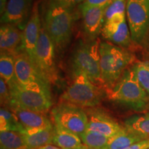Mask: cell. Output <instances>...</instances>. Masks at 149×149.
<instances>
[{
    "mask_svg": "<svg viewBox=\"0 0 149 149\" xmlns=\"http://www.w3.org/2000/svg\"><path fill=\"white\" fill-rule=\"evenodd\" d=\"M100 55L101 82L106 91L111 88L135 61L129 50L107 42L100 43Z\"/></svg>",
    "mask_w": 149,
    "mask_h": 149,
    "instance_id": "6da1fadb",
    "label": "cell"
},
{
    "mask_svg": "<svg viewBox=\"0 0 149 149\" xmlns=\"http://www.w3.org/2000/svg\"><path fill=\"white\" fill-rule=\"evenodd\" d=\"M107 93L111 101L136 110L143 109L148 101L149 96L139 83L133 66L123 72L116 84L107 90Z\"/></svg>",
    "mask_w": 149,
    "mask_h": 149,
    "instance_id": "7a4b0ae2",
    "label": "cell"
},
{
    "mask_svg": "<svg viewBox=\"0 0 149 149\" xmlns=\"http://www.w3.org/2000/svg\"><path fill=\"white\" fill-rule=\"evenodd\" d=\"M74 20L73 10L49 3L43 25L57 51L70 42Z\"/></svg>",
    "mask_w": 149,
    "mask_h": 149,
    "instance_id": "3957f363",
    "label": "cell"
},
{
    "mask_svg": "<svg viewBox=\"0 0 149 149\" xmlns=\"http://www.w3.org/2000/svg\"><path fill=\"white\" fill-rule=\"evenodd\" d=\"M72 80L61 97L62 102L81 108H95L101 102L102 93L86 75L81 72H72Z\"/></svg>",
    "mask_w": 149,
    "mask_h": 149,
    "instance_id": "277c9868",
    "label": "cell"
},
{
    "mask_svg": "<svg viewBox=\"0 0 149 149\" xmlns=\"http://www.w3.org/2000/svg\"><path fill=\"white\" fill-rule=\"evenodd\" d=\"M100 44L97 41L80 42L71 57L72 72H81L95 84H102Z\"/></svg>",
    "mask_w": 149,
    "mask_h": 149,
    "instance_id": "5b68a950",
    "label": "cell"
},
{
    "mask_svg": "<svg viewBox=\"0 0 149 149\" xmlns=\"http://www.w3.org/2000/svg\"><path fill=\"white\" fill-rule=\"evenodd\" d=\"M15 77L17 83L24 88L51 93V84L46 79L36 65L24 52L14 56Z\"/></svg>",
    "mask_w": 149,
    "mask_h": 149,
    "instance_id": "8992f818",
    "label": "cell"
},
{
    "mask_svg": "<svg viewBox=\"0 0 149 149\" xmlns=\"http://www.w3.org/2000/svg\"><path fill=\"white\" fill-rule=\"evenodd\" d=\"M9 88L11 107H17L44 114L52 107V97L49 93L24 88L17 82L10 86Z\"/></svg>",
    "mask_w": 149,
    "mask_h": 149,
    "instance_id": "52a82bcc",
    "label": "cell"
},
{
    "mask_svg": "<svg viewBox=\"0 0 149 149\" xmlns=\"http://www.w3.org/2000/svg\"><path fill=\"white\" fill-rule=\"evenodd\" d=\"M53 124L64 127L80 136L88 129L86 111L77 106L61 102L51 112Z\"/></svg>",
    "mask_w": 149,
    "mask_h": 149,
    "instance_id": "ba28073f",
    "label": "cell"
},
{
    "mask_svg": "<svg viewBox=\"0 0 149 149\" xmlns=\"http://www.w3.org/2000/svg\"><path fill=\"white\" fill-rule=\"evenodd\" d=\"M126 17L132 40L141 46L149 31V0H126Z\"/></svg>",
    "mask_w": 149,
    "mask_h": 149,
    "instance_id": "9c48e42d",
    "label": "cell"
},
{
    "mask_svg": "<svg viewBox=\"0 0 149 149\" xmlns=\"http://www.w3.org/2000/svg\"><path fill=\"white\" fill-rule=\"evenodd\" d=\"M55 51L53 42L43 25L36 48V66L51 84H55L58 80Z\"/></svg>",
    "mask_w": 149,
    "mask_h": 149,
    "instance_id": "30bf717a",
    "label": "cell"
},
{
    "mask_svg": "<svg viewBox=\"0 0 149 149\" xmlns=\"http://www.w3.org/2000/svg\"><path fill=\"white\" fill-rule=\"evenodd\" d=\"M126 16L124 14L113 16L104 24L102 35L112 44L129 50L135 44L131 38Z\"/></svg>",
    "mask_w": 149,
    "mask_h": 149,
    "instance_id": "8fae6325",
    "label": "cell"
},
{
    "mask_svg": "<svg viewBox=\"0 0 149 149\" xmlns=\"http://www.w3.org/2000/svg\"><path fill=\"white\" fill-rule=\"evenodd\" d=\"M88 115V130L100 133L111 137L122 133L126 129L106 112L96 108H91L86 111Z\"/></svg>",
    "mask_w": 149,
    "mask_h": 149,
    "instance_id": "7c38bea8",
    "label": "cell"
},
{
    "mask_svg": "<svg viewBox=\"0 0 149 149\" xmlns=\"http://www.w3.org/2000/svg\"><path fill=\"white\" fill-rule=\"evenodd\" d=\"M33 0H8L1 14L2 24L15 26L24 30L33 10Z\"/></svg>",
    "mask_w": 149,
    "mask_h": 149,
    "instance_id": "4fadbf2b",
    "label": "cell"
},
{
    "mask_svg": "<svg viewBox=\"0 0 149 149\" xmlns=\"http://www.w3.org/2000/svg\"><path fill=\"white\" fill-rule=\"evenodd\" d=\"M107 6H92L81 3L79 6L83 20L84 32L88 42L96 40L104 26V12Z\"/></svg>",
    "mask_w": 149,
    "mask_h": 149,
    "instance_id": "5bb4252c",
    "label": "cell"
},
{
    "mask_svg": "<svg viewBox=\"0 0 149 149\" xmlns=\"http://www.w3.org/2000/svg\"><path fill=\"white\" fill-rule=\"evenodd\" d=\"M42 27L38 4L35 3L33 6L31 17L23 31L22 51L27 54L29 58L35 65H36V48Z\"/></svg>",
    "mask_w": 149,
    "mask_h": 149,
    "instance_id": "9a60e30c",
    "label": "cell"
},
{
    "mask_svg": "<svg viewBox=\"0 0 149 149\" xmlns=\"http://www.w3.org/2000/svg\"><path fill=\"white\" fill-rule=\"evenodd\" d=\"M23 31L17 27L8 24H1L0 29L1 53L15 56L22 51Z\"/></svg>",
    "mask_w": 149,
    "mask_h": 149,
    "instance_id": "2e32d148",
    "label": "cell"
},
{
    "mask_svg": "<svg viewBox=\"0 0 149 149\" xmlns=\"http://www.w3.org/2000/svg\"><path fill=\"white\" fill-rule=\"evenodd\" d=\"M11 111L15 114L25 129H41L54 127V124L42 113L12 107Z\"/></svg>",
    "mask_w": 149,
    "mask_h": 149,
    "instance_id": "e0dca14e",
    "label": "cell"
},
{
    "mask_svg": "<svg viewBox=\"0 0 149 149\" xmlns=\"http://www.w3.org/2000/svg\"><path fill=\"white\" fill-rule=\"evenodd\" d=\"M26 149H36L53 144L55 128L25 129L23 133Z\"/></svg>",
    "mask_w": 149,
    "mask_h": 149,
    "instance_id": "ac0fdd59",
    "label": "cell"
},
{
    "mask_svg": "<svg viewBox=\"0 0 149 149\" xmlns=\"http://www.w3.org/2000/svg\"><path fill=\"white\" fill-rule=\"evenodd\" d=\"M54 128L55 134L52 144L61 149H79L84 146L77 134L57 124H54Z\"/></svg>",
    "mask_w": 149,
    "mask_h": 149,
    "instance_id": "d6986e66",
    "label": "cell"
},
{
    "mask_svg": "<svg viewBox=\"0 0 149 149\" xmlns=\"http://www.w3.org/2000/svg\"><path fill=\"white\" fill-rule=\"evenodd\" d=\"M144 139H146L144 136L126 128L122 133L109 138L107 145L103 149H124Z\"/></svg>",
    "mask_w": 149,
    "mask_h": 149,
    "instance_id": "ffe728a7",
    "label": "cell"
},
{
    "mask_svg": "<svg viewBox=\"0 0 149 149\" xmlns=\"http://www.w3.org/2000/svg\"><path fill=\"white\" fill-rule=\"evenodd\" d=\"M24 130L25 128L13 112L1 107L0 111V131H16L23 133Z\"/></svg>",
    "mask_w": 149,
    "mask_h": 149,
    "instance_id": "44dd1931",
    "label": "cell"
},
{
    "mask_svg": "<svg viewBox=\"0 0 149 149\" xmlns=\"http://www.w3.org/2000/svg\"><path fill=\"white\" fill-rule=\"evenodd\" d=\"M0 75L8 86L17 82L15 77L14 56L1 53L0 57Z\"/></svg>",
    "mask_w": 149,
    "mask_h": 149,
    "instance_id": "7402d4cb",
    "label": "cell"
},
{
    "mask_svg": "<svg viewBox=\"0 0 149 149\" xmlns=\"http://www.w3.org/2000/svg\"><path fill=\"white\" fill-rule=\"evenodd\" d=\"M0 149H26L23 134L16 131H1Z\"/></svg>",
    "mask_w": 149,
    "mask_h": 149,
    "instance_id": "603a6c76",
    "label": "cell"
},
{
    "mask_svg": "<svg viewBox=\"0 0 149 149\" xmlns=\"http://www.w3.org/2000/svg\"><path fill=\"white\" fill-rule=\"evenodd\" d=\"M125 127L149 139V113L130 117L126 120Z\"/></svg>",
    "mask_w": 149,
    "mask_h": 149,
    "instance_id": "cb8c5ba5",
    "label": "cell"
},
{
    "mask_svg": "<svg viewBox=\"0 0 149 149\" xmlns=\"http://www.w3.org/2000/svg\"><path fill=\"white\" fill-rule=\"evenodd\" d=\"M79 137L84 145L88 149H103L109 141V137L88 130Z\"/></svg>",
    "mask_w": 149,
    "mask_h": 149,
    "instance_id": "d4e9b609",
    "label": "cell"
},
{
    "mask_svg": "<svg viewBox=\"0 0 149 149\" xmlns=\"http://www.w3.org/2000/svg\"><path fill=\"white\" fill-rule=\"evenodd\" d=\"M133 68L139 83L149 96V63L139 61Z\"/></svg>",
    "mask_w": 149,
    "mask_h": 149,
    "instance_id": "484cf974",
    "label": "cell"
},
{
    "mask_svg": "<svg viewBox=\"0 0 149 149\" xmlns=\"http://www.w3.org/2000/svg\"><path fill=\"white\" fill-rule=\"evenodd\" d=\"M126 15V0H113L105 9L104 24L115 15Z\"/></svg>",
    "mask_w": 149,
    "mask_h": 149,
    "instance_id": "4316f807",
    "label": "cell"
},
{
    "mask_svg": "<svg viewBox=\"0 0 149 149\" xmlns=\"http://www.w3.org/2000/svg\"><path fill=\"white\" fill-rule=\"evenodd\" d=\"M0 100L1 107L10 109L11 96L8 85L2 78L0 79Z\"/></svg>",
    "mask_w": 149,
    "mask_h": 149,
    "instance_id": "83f0119b",
    "label": "cell"
},
{
    "mask_svg": "<svg viewBox=\"0 0 149 149\" xmlns=\"http://www.w3.org/2000/svg\"><path fill=\"white\" fill-rule=\"evenodd\" d=\"M85 0H49V3L60 6L64 8L73 10L75 7L79 6Z\"/></svg>",
    "mask_w": 149,
    "mask_h": 149,
    "instance_id": "f1b7e54d",
    "label": "cell"
},
{
    "mask_svg": "<svg viewBox=\"0 0 149 149\" xmlns=\"http://www.w3.org/2000/svg\"><path fill=\"white\" fill-rule=\"evenodd\" d=\"M113 0H85L82 3L84 5L92 6H107Z\"/></svg>",
    "mask_w": 149,
    "mask_h": 149,
    "instance_id": "f546056e",
    "label": "cell"
},
{
    "mask_svg": "<svg viewBox=\"0 0 149 149\" xmlns=\"http://www.w3.org/2000/svg\"><path fill=\"white\" fill-rule=\"evenodd\" d=\"M149 148V139H144V140L135 143L131 146L127 147L124 149H147Z\"/></svg>",
    "mask_w": 149,
    "mask_h": 149,
    "instance_id": "4dcf8cb0",
    "label": "cell"
},
{
    "mask_svg": "<svg viewBox=\"0 0 149 149\" xmlns=\"http://www.w3.org/2000/svg\"><path fill=\"white\" fill-rule=\"evenodd\" d=\"M141 46H142L147 51L149 52V31L148 33H147L146 36L145 37L144 42H143Z\"/></svg>",
    "mask_w": 149,
    "mask_h": 149,
    "instance_id": "1f68e13d",
    "label": "cell"
},
{
    "mask_svg": "<svg viewBox=\"0 0 149 149\" xmlns=\"http://www.w3.org/2000/svg\"><path fill=\"white\" fill-rule=\"evenodd\" d=\"M36 149H61V148H59V147L56 146L53 144H48V145H46V146L40 147V148H37Z\"/></svg>",
    "mask_w": 149,
    "mask_h": 149,
    "instance_id": "d6a6232c",
    "label": "cell"
},
{
    "mask_svg": "<svg viewBox=\"0 0 149 149\" xmlns=\"http://www.w3.org/2000/svg\"><path fill=\"white\" fill-rule=\"evenodd\" d=\"M79 149H88V148H87L86 146H84V147H82V148H79Z\"/></svg>",
    "mask_w": 149,
    "mask_h": 149,
    "instance_id": "836d02e7",
    "label": "cell"
},
{
    "mask_svg": "<svg viewBox=\"0 0 149 149\" xmlns=\"http://www.w3.org/2000/svg\"><path fill=\"white\" fill-rule=\"evenodd\" d=\"M147 149H149V148H147Z\"/></svg>",
    "mask_w": 149,
    "mask_h": 149,
    "instance_id": "e575fe53",
    "label": "cell"
}]
</instances>
